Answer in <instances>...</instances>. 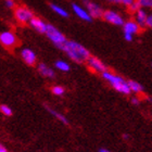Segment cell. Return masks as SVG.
Returning a JSON list of instances; mask_svg holds the SVG:
<instances>
[{
    "label": "cell",
    "instance_id": "obj_1",
    "mask_svg": "<svg viewBox=\"0 0 152 152\" xmlns=\"http://www.w3.org/2000/svg\"><path fill=\"white\" fill-rule=\"evenodd\" d=\"M61 50L64 51L67 57L75 61L76 63H85L90 57L88 49H86L83 45L74 40H67Z\"/></svg>",
    "mask_w": 152,
    "mask_h": 152
},
{
    "label": "cell",
    "instance_id": "obj_2",
    "mask_svg": "<svg viewBox=\"0 0 152 152\" xmlns=\"http://www.w3.org/2000/svg\"><path fill=\"white\" fill-rule=\"evenodd\" d=\"M101 76L102 78L104 79V80H107L116 91L121 92L123 95H129L130 92H132V90L129 88L128 80H125L122 76L117 75V74L113 73V72H111V71L109 70L104 71L101 74Z\"/></svg>",
    "mask_w": 152,
    "mask_h": 152
},
{
    "label": "cell",
    "instance_id": "obj_3",
    "mask_svg": "<svg viewBox=\"0 0 152 152\" xmlns=\"http://www.w3.org/2000/svg\"><path fill=\"white\" fill-rule=\"evenodd\" d=\"M45 34H46L47 37L50 39L51 42H52L56 47L59 48V49H62V47H63L64 45H65V42L67 41L66 37L64 36L63 33L60 32L56 26L51 25V24H48L47 31H46Z\"/></svg>",
    "mask_w": 152,
    "mask_h": 152
},
{
    "label": "cell",
    "instance_id": "obj_4",
    "mask_svg": "<svg viewBox=\"0 0 152 152\" xmlns=\"http://www.w3.org/2000/svg\"><path fill=\"white\" fill-rule=\"evenodd\" d=\"M122 27H123L124 38H125L126 41H133L134 36L138 35V34L141 33V31L143 29L133 18L129 20H126Z\"/></svg>",
    "mask_w": 152,
    "mask_h": 152
},
{
    "label": "cell",
    "instance_id": "obj_5",
    "mask_svg": "<svg viewBox=\"0 0 152 152\" xmlns=\"http://www.w3.org/2000/svg\"><path fill=\"white\" fill-rule=\"evenodd\" d=\"M34 13L27 7L19 6L14 10V18L20 24H29L31 20L34 18Z\"/></svg>",
    "mask_w": 152,
    "mask_h": 152
},
{
    "label": "cell",
    "instance_id": "obj_6",
    "mask_svg": "<svg viewBox=\"0 0 152 152\" xmlns=\"http://www.w3.org/2000/svg\"><path fill=\"white\" fill-rule=\"evenodd\" d=\"M102 19L104 20L105 22H108L115 26H123L125 21H126L121 13L116 12L114 10H104Z\"/></svg>",
    "mask_w": 152,
    "mask_h": 152
},
{
    "label": "cell",
    "instance_id": "obj_7",
    "mask_svg": "<svg viewBox=\"0 0 152 152\" xmlns=\"http://www.w3.org/2000/svg\"><path fill=\"white\" fill-rule=\"evenodd\" d=\"M0 44L4 48L11 49L18 45V37L11 31H3L0 32Z\"/></svg>",
    "mask_w": 152,
    "mask_h": 152
},
{
    "label": "cell",
    "instance_id": "obj_8",
    "mask_svg": "<svg viewBox=\"0 0 152 152\" xmlns=\"http://www.w3.org/2000/svg\"><path fill=\"white\" fill-rule=\"evenodd\" d=\"M84 4H85V8L87 9L89 14L92 16V19H100V18L102 19L104 10L102 9L100 4L94 2L92 0H84Z\"/></svg>",
    "mask_w": 152,
    "mask_h": 152
},
{
    "label": "cell",
    "instance_id": "obj_9",
    "mask_svg": "<svg viewBox=\"0 0 152 152\" xmlns=\"http://www.w3.org/2000/svg\"><path fill=\"white\" fill-rule=\"evenodd\" d=\"M86 64H87V66H88L89 70L91 71V72H94V73L102 74L104 71L108 70L107 66H105V64L103 63L100 59H98V58H96V57H92V56H90L88 60L86 61Z\"/></svg>",
    "mask_w": 152,
    "mask_h": 152
},
{
    "label": "cell",
    "instance_id": "obj_10",
    "mask_svg": "<svg viewBox=\"0 0 152 152\" xmlns=\"http://www.w3.org/2000/svg\"><path fill=\"white\" fill-rule=\"evenodd\" d=\"M72 10L75 13V15L80 20H83V21H85V22H91L92 21V16L89 14V12L87 11L86 8H83L82 6H79L77 3H73L72 4Z\"/></svg>",
    "mask_w": 152,
    "mask_h": 152
},
{
    "label": "cell",
    "instance_id": "obj_11",
    "mask_svg": "<svg viewBox=\"0 0 152 152\" xmlns=\"http://www.w3.org/2000/svg\"><path fill=\"white\" fill-rule=\"evenodd\" d=\"M21 57H22L23 61L25 62L27 65H35L36 61H37V57H36V53L32 49L29 48H24L21 50Z\"/></svg>",
    "mask_w": 152,
    "mask_h": 152
},
{
    "label": "cell",
    "instance_id": "obj_12",
    "mask_svg": "<svg viewBox=\"0 0 152 152\" xmlns=\"http://www.w3.org/2000/svg\"><path fill=\"white\" fill-rule=\"evenodd\" d=\"M133 15V19L136 21L138 24H139L142 28L147 27V20H148V15H149V13L147 12L146 9H143V8H140L136 11V12L132 14Z\"/></svg>",
    "mask_w": 152,
    "mask_h": 152
},
{
    "label": "cell",
    "instance_id": "obj_13",
    "mask_svg": "<svg viewBox=\"0 0 152 152\" xmlns=\"http://www.w3.org/2000/svg\"><path fill=\"white\" fill-rule=\"evenodd\" d=\"M29 25L32 28H34L35 31H37L38 33H46L47 31V26L48 24L46 22H44L40 18H37V16H34L32 20H31V22H29Z\"/></svg>",
    "mask_w": 152,
    "mask_h": 152
},
{
    "label": "cell",
    "instance_id": "obj_14",
    "mask_svg": "<svg viewBox=\"0 0 152 152\" xmlns=\"http://www.w3.org/2000/svg\"><path fill=\"white\" fill-rule=\"evenodd\" d=\"M38 72L41 74L42 76L45 77H49V78H53L54 76H56V73H54V71L49 67L48 65H46L45 63H40L38 65Z\"/></svg>",
    "mask_w": 152,
    "mask_h": 152
},
{
    "label": "cell",
    "instance_id": "obj_15",
    "mask_svg": "<svg viewBox=\"0 0 152 152\" xmlns=\"http://www.w3.org/2000/svg\"><path fill=\"white\" fill-rule=\"evenodd\" d=\"M45 108L47 109V111L49 112V113H50L51 115H53V116L56 117L57 120H59L60 122H62V123H63L64 125H69V121H67V118L65 116H64V115H62L61 113L57 112L56 110H53L52 108H49V107H47V105H46Z\"/></svg>",
    "mask_w": 152,
    "mask_h": 152
},
{
    "label": "cell",
    "instance_id": "obj_16",
    "mask_svg": "<svg viewBox=\"0 0 152 152\" xmlns=\"http://www.w3.org/2000/svg\"><path fill=\"white\" fill-rule=\"evenodd\" d=\"M50 8L52 9V11H53L54 13H57L58 15L62 16V18H67V16H69V12H67L65 9H63L62 7L58 6V4H54V3H51Z\"/></svg>",
    "mask_w": 152,
    "mask_h": 152
},
{
    "label": "cell",
    "instance_id": "obj_17",
    "mask_svg": "<svg viewBox=\"0 0 152 152\" xmlns=\"http://www.w3.org/2000/svg\"><path fill=\"white\" fill-rule=\"evenodd\" d=\"M128 84H129V88L132 90V92L134 94H141L143 91L142 86L140 85L138 82H135V80H128Z\"/></svg>",
    "mask_w": 152,
    "mask_h": 152
},
{
    "label": "cell",
    "instance_id": "obj_18",
    "mask_svg": "<svg viewBox=\"0 0 152 152\" xmlns=\"http://www.w3.org/2000/svg\"><path fill=\"white\" fill-rule=\"evenodd\" d=\"M54 65H56V67H57L59 71H61V72H69L71 69L70 64L63 60H58L57 62L54 63Z\"/></svg>",
    "mask_w": 152,
    "mask_h": 152
},
{
    "label": "cell",
    "instance_id": "obj_19",
    "mask_svg": "<svg viewBox=\"0 0 152 152\" xmlns=\"http://www.w3.org/2000/svg\"><path fill=\"white\" fill-rule=\"evenodd\" d=\"M0 112L4 115V116H11L12 115V109L7 104H0Z\"/></svg>",
    "mask_w": 152,
    "mask_h": 152
},
{
    "label": "cell",
    "instance_id": "obj_20",
    "mask_svg": "<svg viewBox=\"0 0 152 152\" xmlns=\"http://www.w3.org/2000/svg\"><path fill=\"white\" fill-rule=\"evenodd\" d=\"M137 1L141 8L152 11V0H137Z\"/></svg>",
    "mask_w": 152,
    "mask_h": 152
},
{
    "label": "cell",
    "instance_id": "obj_21",
    "mask_svg": "<svg viewBox=\"0 0 152 152\" xmlns=\"http://www.w3.org/2000/svg\"><path fill=\"white\" fill-rule=\"evenodd\" d=\"M51 91L54 96H63L64 92H65V89L62 86H53L51 88Z\"/></svg>",
    "mask_w": 152,
    "mask_h": 152
},
{
    "label": "cell",
    "instance_id": "obj_22",
    "mask_svg": "<svg viewBox=\"0 0 152 152\" xmlns=\"http://www.w3.org/2000/svg\"><path fill=\"white\" fill-rule=\"evenodd\" d=\"M140 8H141V7L139 6V3H138V1H135V2L133 3V4H132V6L129 7V8H127V10H128V12L130 13V14H134V13L136 12L137 10L138 9H140Z\"/></svg>",
    "mask_w": 152,
    "mask_h": 152
},
{
    "label": "cell",
    "instance_id": "obj_23",
    "mask_svg": "<svg viewBox=\"0 0 152 152\" xmlns=\"http://www.w3.org/2000/svg\"><path fill=\"white\" fill-rule=\"evenodd\" d=\"M135 1H136V0H122V3H121V4L124 7H126V8H129Z\"/></svg>",
    "mask_w": 152,
    "mask_h": 152
},
{
    "label": "cell",
    "instance_id": "obj_24",
    "mask_svg": "<svg viewBox=\"0 0 152 152\" xmlns=\"http://www.w3.org/2000/svg\"><path fill=\"white\" fill-rule=\"evenodd\" d=\"M6 1V6L8 7V8H14L15 7V0H4Z\"/></svg>",
    "mask_w": 152,
    "mask_h": 152
},
{
    "label": "cell",
    "instance_id": "obj_25",
    "mask_svg": "<svg viewBox=\"0 0 152 152\" xmlns=\"http://www.w3.org/2000/svg\"><path fill=\"white\" fill-rule=\"evenodd\" d=\"M147 27H149V28L152 29V12L149 13V15H148V20H147Z\"/></svg>",
    "mask_w": 152,
    "mask_h": 152
},
{
    "label": "cell",
    "instance_id": "obj_26",
    "mask_svg": "<svg viewBox=\"0 0 152 152\" xmlns=\"http://www.w3.org/2000/svg\"><path fill=\"white\" fill-rule=\"evenodd\" d=\"M108 1L109 3H112V4H121L122 3V0H105Z\"/></svg>",
    "mask_w": 152,
    "mask_h": 152
},
{
    "label": "cell",
    "instance_id": "obj_27",
    "mask_svg": "<svg viewBox=\"0 0 152 152\" xmlns=\"http://www.w3.org/2000/svg\"><path fill=\"white\" fill-rule=\"evenodd\" d=\"M139 102H140V99H138L137 98V97H133V98H132V103H133V104H139Z\"/></svg>",
    "mask_w": 152,
    "mask_h": 152
},
{
    "label": "cell",
    "instance_id": "obj_28",
    "mask_svg": "<svg viewBox=\"0 0 152 152\" xmlns=\"http://www.w3.org/2000/svg\"><path fill=\"white\" fill-rule=\"evenodd\" d=\"M0 152H9V151L7 150V148L3 146V145H1V143H0Z\"/></svg>",
    "mask_w": 152,
    "mask_h": 152
},
{
    "label": "cell",
    "instance_id": "obj_29",
    "mask_svg": "<svg viewBox=\"0 0 152 152\" xmlns=\"http://www.w3.org/2000/svg\"><path fill=\"white\" fill-rule=\"evenodd\" d=\"M99 152H110V151H108L107 149H100L99 150Z\"/></svg>",
    "mask_w": 152,
    "mask_h": 152
}]
</instances>
